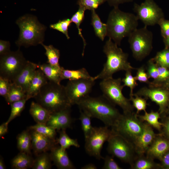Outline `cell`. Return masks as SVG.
Instances as JSON below:
<instances>
[{
    "label": "cell",
    "instance_id": "4dcf8cb0",
    "mask_svg": "<svg viewBox=\"0 0 169 169\" xmlns=\"http://www.w3.org/2000/svg\"><path fill=\"white\" fill-rule=\"evenodd\" d=\"M45 50V55L47 58V63L55 67L60 68L59 60L60 56L59 50L52 45H46L41 44Z\"/></svg>",
    "mask_w": 169,
    "mask_h": 169
},
{
    "label": "cell",
    "instance_id": "277c9868",
    "mask_svg": "<svg viewBox=\"0 0 169 169\" xmlns=\"http://www.w3.org/2000/svg\"><path fill=\"white\" fill-rule=\"evenodd\" d=\"M37 103L51 113L71 106L65 86L49 81L34 97Z\"/></svg>",
    "mask_w": 169,
    "mask_h": 169
},
{
    "label": "cell",
    "instance_id": "ba28073f",
    "mask_svg": "<svg viewBox=\"0 0 169 169\" xmlns=\"http://www.w3.org/2000/svg\"><path fill=\"white\" fill-rule=\"evenodd\" d=\"M133 57L141 61L149 55L153 49V34L146 26L136 28L128 37Z\"/></svg>",
    "mask_w": 169,
    "mask_h": 169
},
{
    "label": "cell",
    "instance_id": "b9f144b4",
    "mask_svg": "<svg viewBox=\"0 0 169 169\" xmlns=\"http://www.w3.org/2000/svg\"><path fill=\"white\" fill-rule=\"evenodd\" d=\"M131 70L125 71V77L122 79V82L123 83V85L124 87L127 86L130 89V96H133L134 89L138 84L135 77L133 76L132 74Z\"/></svg>",
    "mask_w": 169,
    "mask_h": 169
},
{
    "label": "cell",
    "instance_id": "d590c367",
    "mask_svg": "<svg viewBox=\"0 0 169 169\" xmlns=\"http://www.w3.org/2000/svg\"><path fill=\"white\" fill-rule=\"evenodd\" d=\"M85 10L84 9L79 7L78 11L72 16L70 18L72 22L75 23L76 27L78 30V32L79 35L82 38L84 48L82 54L83 56L84 53V49L86 44L85 40L82 35L81 32L82 29L80 28V26L81 24L83 21L84 18V12Z\"/></svg>",
    "mask_w": 169,
    "mask_h": 169
},
{
    "label": "cell",
    "instance_id": "7dc6e473",
    "mask_svg": "<svg viewBox=\"0 0 169 169\" xmlns=\"http://www.w3.org/2000/svg\"><path fill=\"white\" fill-rule=\"evenodd\" d=\"M104 163L102 169H122L117 163L111 156H106L104 159Z\"/></svg>",
    "mask_w": 169,
    "mask_h": 169
},
{
    "label": "cell",
    "instance_id": "9a60e30c",
    "mask_svg": "<svg viewBox=\"0 0 169 169\" xmlns=\"http://www.w3.org/2000/svg\"><path fill=\"white\" fill-rule=\"evenodd\" d=\"M71 107L51 113L46 125L58 131L71 128L73 120L70 115Z\"/></svg>",
    "mask_w": 169,
    "mask_h": 169
},
{
    "label": "cell",
    "instance_id": "f907efd6",
    "mask_svg": "<svg viewBox=\"0 0 169 169\" xmlns=\"http://www.w3.org/2000/svg\"><path fill=\"white\" fill-rule=\"evenodd\" d=\"M10 44L9 41L0 40V55L5 54L11 51Z\"/></svg>",
    "mask_w": 169,
    "mask_h": 169
},
{
    "label": "cell",
    "instance_id": "3957f363",
    "mask_svg": "<svg viewBox=\"0 0 169 169\" xmlns=\"http://www.w3.org/2000/svg\"><path fill=\"white\" fill-rule=\"evenodd\" d=\"M103 51L106 55L107 60L100 72L92 77L93 80L111 78L113 74L118 71L136 69L128 61V54L118 47L111 38H109L105 42Z\"/></svg>",
    "mask_w": 169,
    "mask_h": 169
},
{
    "label": "cell",
    "instance_id": "d6986e66",
    "mask_svg": "<svg viewBox=\"0 0 169 169\" xmlns=\"http://www.w3.org/2000/svg\"><path fill=\"white\" fill-rule=\"evenodd\" d=\"M37 68L38 64L28 61L25 67L12 82L20 86L26 94Z\"/></svg>",
    "mask_w": 169,
    "mask_h": 169
},
{
    "label": "cell",
    "instance_id": "f546056e",
    "mask_svg": "<svg viewBox=\"0 0 169 169\" xmlns=\"http://www.w3.org/2000/svg\"><path fill=\"white\" fill-rule=\"evenodd\" d=\"M29 130L23 131L17 137V147L20 152L31 154V139Z\"/></svg>",
    "mask_w": 169,
    "mask_h": 169
},
{
    "label": "cell",
    "instance_id": "836d02e7",
    "mask_svg": "<svg viewBox=\"0 0 169 169\" xmlns=\"http://www.w3.org/2000/svg\"><path fill=\"white\" fill-rule=\"evenodd\" d=\"M28 128L30 130H34L51 139L56 140V130L46 124L37 123L33 125L30 126Z\"/></svg>",
    "mask_w": 169,
    "mask_h": 169
},
{
    "label": "cell",
    "instance_id": "7a4b0ae2",
    "mask_svg": "<svg viewBox=\"0 0 169 169\" xmlns=\"http://www.w3.org/2000/svg\"><path fill=\"white\" fill-rule=\"evenodd\" d=\"M138 19L136 15L114 7L110 13L107 20V36L118 45L122 40L128 37L138 25Z\"/></svg>",
    "mask_w": 169,
    "mask_h": 169
},
{
    "label": "cell",
    "instance_id": "91938a15",
    "mask_svg": "<svg viewBox=\"0 0 169 169\" xmlns=\"http://www.w3.org/2000/svg\"><path fill=\"white\" fill-rule=\"evenodd\" d=\"M168 112H169V108H168Z\"/></svg>",
    "mask_w": 169,
    "mask_h": 169
},
{
    "label": "cell",
    "instance_id": "83f0119b",
    "mask_svg": "<svg viewBox=\"0 0 169 169\" xmlns=\"http://www.w3.org/2000/svg\"><path fill=\"white\" fill-rule=\"evenodd\" d=\"M137 116L142 121L147 123L153 128L157 130L160 133L161 132L163 124L159 121V119L161 118L159 112L151 110L149 113L146 111L144 115L137 114Z\"/></svg>",
    "mask_w": 169,
    "mask_h": 169
},
{
    "label": "cell",
    "instance_id": "5bb4252c",
    "mask_svg": "<svg viewBox=\"0 0 169 169\" xmlns=\"http://www.w3.org/2000/svg\"><path fill=\"white\" fill-rule=\"evenodd\" d=\"M134 94L156 103L159 106L161 117L165 115L169 106V90L160 86L148 85L141 88Z\"/></svg>",
    "mask_w": 169,
    "mask_h": 169
},
{
    "label": "cell",
    "instance_id": "e0dca14e",
    "mask_svg": "<svg viewBox=\"0 0 169 169\" xmlns=\"http://www.w3.org/2000/svg\"><path fill=\"white\" fill-rule=\"evenodd\" d=\"M32 148L37 154L46 152L51 150L57 144L53 140L33 130H30Z\"/></svg>",
    "mask_w": 169,
    "mask_h": 169
},
{
    "label": "cell",
    "instance_id": "c3c4849f",
    "mask_svg": "<svg viewBox=\"0 0 169 169\" xmlns=\"http://www.w3.org/2000/svg\"><path fill=\"white\" fill-rule=\"evenodd\" d=\"M158 24L160 27L161 35L163 38L169 36V20L162 18L159 21Z\"/></svg>",
    "mask_w": 169,
    "mask_h": 169
},
{
    "label": "cell",
    "instance_id": "9f6ffc18",
    "mask_svg": "<svg viewBox=\"0 0 169 169\" xmlns=\"http://www.w3.org/2000/svg\"><path fill=\"white\" fill-rule=\"evenodd\" d=\"M6 167L3 160L2 157L0 158V169H5Z\"/></svg>",
    "mask_w": 169,
    "mask_h": 169
},
{
    "label": "cell",
    "instance_id": "680465c9",
    "mask_svg": "<svg viewBox=\"0 0 169 169\" xmlns=\"http://www.w3.org/2000/svg\"><path fill=\"white\" fill-rule=\"evenodd\" d=\"M164 82V87L167 88H169V78Z\"/></svg>",
    "mask_w": 169,
    "mask_h": 169
},
{
    "label": "cell",
    "instance_id": "ab89813d",
    "mask_svg": "<svg viewBox=\"0 0 169 169\" xmlns=\"http://www.w3.org/2000/svg\"><path fill=\"white\" fill-rule=\"evenodd\" d=\"M72 23L70 19L66 18L59 20L56 23L50 25L51 28L56 30L64 34L67 39L70 38L68 34V29Z\"/></svg>",
    "mask_w": 169,
    "mask_h": 169
},
{
    "label": "cell",
    "instance_id": "11a10c76",
    "mask_svg": "<svg viewBox=\"0 0 169 169\" xmlns=\"http://www.w3.org/2000/svg\"><path fill=\"white\" fill-rule=\"evenodd\" d=\"M81 169H96L97 167L92 163H89L86 164L81 168Z\"/></svg>",
    "mask_w": 169,
    "mask_h": 169
},
{
    "label": "cell",
    "instance_id": "1f68e13d",
    "mask_svg": "<svg viewBox=\"0 0 169 169\" xmlns=\"http://www.w3.org/2000/svg\"><path fill=\"white\" fill-rule=\"evenodd\" d=\"M50 154L47 152L42 153L38 155L34 160L32 168L33 169H50L52 167V163Z\"/></svg>",
    "mask_w": 169,
    "mask_h": 169
},
{
    "label": "cell",
    "instance_id": "8d00e7d4",
    "mask_svg": "<svg viewBox=\"0 0 169 169\" xmlns=\"http://www.w3.org/2000/svg\"><path fill=\"white\" fill-rule=\"evenodd\" d=\"M26 99L13 102L10 104L11 112L9 117L6 122L9 124L10 122L16 117L19 116L24 109Z\"/></svg>",
    "mask_w": 169,
    "mask_h": 169
},
{
    "label": "cell",
    "instance_id": "484cf974",
    "mask_svg": "<svg viewBox=\"0 0 169 169\" xmlns=\"http://www.w3.org/2000/svg\"><path fill=\"white\" fill-rule=\"evenodd\" d=\"M91 24L94 28L96 36L103 41L107 36V25L101 21L95 10L91 11Z\"/></svg>",
    "mask_w": 169,
    "mask_h": 169
},
{
    "label": "cell",
    "instance_id": "ee69618b",
    "mask_svg": "<svg viewBox=\"0 0 169 169\" xmlns=\"http://www.w3.org/2000/svg\"><path fill=\"white\" fill-rule=\"evenodd\" d=\"M158 66L154 61L153 58L147 61L146 67V72L149 78L156 79L158 76Z\"/></svg>",
    "mask_w": 169,
    "mask_h": 169
},
{
    "label": "cell",
    "instance_id": "ac0fdd59",
    "mask_svg": "<svg viewBox=\"0 0 169 169\" xmlns=\"http://www.w3.org/2000/svg\"><path fill=\"white\" fill-rule=\"evenodd\" d=\"M169 150V140L159 133L157 134L145 154L154 159L160 161Z\"/></svg>",
    "mask_w": 169,
    "mask_h": 169
},
{
    "label": "cell",
    "instance_id": "30bf717a",
    "mask_svg": "<svg viewBox=\"0 0 169 169\" xmlns=\"http://www.w3.org/2000/svg\"><path fill=\"white\" fill-rule=\"evenodd\" d=\"M107 141L108 153L131 166L137 155L133 143L121 136L113 133Z\"/></svg>",
    "mask_w": 169,
    "mask_h": 169
},
{
    "label": "cell",
    "instance_id": "44dd1931",
    "mask_svg": "<svg viewBox=\"0 0 169 169\" xmlns=\"http://www.w3.org/2000/svg\"><path fill=\"white\" fill-rule=\"evenodd\" d=\"M49 80L43 72L39 69H36L26 92V99L34 98L38 94L41 89Z\"/></svg>",
    "mask_w": 169,
    "mask_h": 169
},
{
    "label": "cell",
    "instance_id": "7402d4cb",
    "mask_svg": "<svg viewBox=\"0 0 169 169\" xmlns=\"http://www.w3.org/2000/svg\"><path fill=\"white\" fill-rule=\"evenodd\" d=\"M154 159L145 154L137 155L131 165V169H161L160 164L155 162Z\"/></svg>",
    "mask_w": 169,
    "mask_h": 169
},
{
    "label": "cell",
    "instance_id": "8992f818",
    "mask_svg": "<svg viewBox=\"0 0 169 169\" xmlns=\"http://www.w3.org/2000/svg\"><path fill=\"white\" fill-rule=\"evenodd\" d=\"M144 124L136 113H123L111 130L113 134L121 136L133 144L143 132Z\"/></svg>",
    "mask_w": 169,
    "mask_h": 169
},
{
    "label": "cell",
    "instance_id": "f35d334b",
    "mask_svg": "<svg viewBox=\"0 0 169 169\" xmlns=\"http://www.w3.org/2000/svg\"><path fill=\"white\" fill-rule=\"evenodd\" d=\"M129 99L132 102L133 107L136 109L137 114L141 111H144V112L146 111V109L148 105L147 99L134 94L133 96H130Z\"/></svg>",
    "mask_w": 169,
    "mask_h": 169
},
{
    "label": "cell",
    "instance_id": "52a82bcc",
    "mask_svg": "<svg viewBox=\"0 0 169 169\" xmlns=\"http://www.w3.org/2000/svg\"><path fill=\"white\" fill-rule=\"evenodd\" d=\"M120 78H113L102 80L100 83L103 95L115 105L120 107L123 113L133 112L134 108L129 99L125 97L122 90L124 87Z\"/></svg>",
    "mask_w": 169,
    "mask_h": 169
},
{
    "label": "cell",
    "instance_id": "8fae6325",
    "mask_svg": "<svg viewBox=\"0 0 169 169\" xmlns=\"http://www.w3.org/2000/svg\"><path fill=\"white\" fill-rule=\"evenodd\" d=\"M113 134L109 127H94L87 138L85 139L84 148L86 153L98 160L104 159L101 154L105 142L108 141Z\"/></svg>",
    "mask_w": 169,
    "mask_h": 169
},
{
    "label": "cell",
    "instance_id": "4316f807",
    "mask_svg": "<svg viewBox=\"0 0 169 169\" xmlns=\"http://www.w3.org/2000/svg\"><path fill=\"white\" fill-rule=\"evenodd\" d=\"M61 77L62 80L68 79L72 80L91 79L92 77L84 68L76 70H70L65 69L63 67L61 71Z\"/></svg>",
    "mask_w": 169,
    "mask_h": 169
},
{
    "label": "cell",
    "instance_id": "603a6c76",
    "mask_svg": "<svg viewBox=\"0 0 169 169\" xmlns=\"http://www.w3.org/2000/svg\"><path fill=\"white\" fill-rule=\"evenodd\" d=\"M29 112L37 123L46 124L51 114L40 105L34 101H32L31 103Z\"/></svg>",
    "mask_w": 169,
    "mask_h": 169
},
{
    "label": "cell",
    "instance_id": "816d5d0a",
    "mask_svg": "<svg viewBox=\"0 0 169 169\" xmlns=\"http://www.w3.org/2000/svg\"><path fill=\"white\" fill-rule=\"evenodd\" d=\"M160 161L161 169H169V150L164 155Z\"/></svg>",
    "mask_w": 169,
    "mask_h": 169
},
{
    "label": "cell",
    "instance_id": "2e32d148",
    "mask_svg": "<svg viewBox=\"0 0 169 169\" xmlns=\"http://www.w3.org/2000/svg\"><path fill=\"white\" fill-rule=\"evenodd\" d=\"M153 127L145 122L143 131L133 143L137 155L145 154L157 134H156Z\"/></svg>",
    "mask_w": 169,
    "mask_h": 169
},
{
    "label": "cell",
    "instance_id": "9c48e42d",
    "mask_svg": "<svg viewBox=\"0 0 169 169\" xmlns=\"http://www.w3.org/2000/svg\"><path fill=\"white\" fill-rule=\"evenodd\" d=\"M28 60L18 49L0 56V76L13 82L26 65Z\"/></svg>",
    "mask_w": 169,
    "mask_h": 169
},
{
    "label": "cell",
    "instance_id": "6f0895ef",
    "mask_svg": "<svg viewBox=\"0 0 169 169\" xmlns=\"http://www.w3.org/2000/svg\"><path fill=\"white\" fill-rule=\"evenodd\" d=\"M163 41L166 47L169 48V36L163 38Z\"/></svg>",
    "mask_w": 169,
    "mask_h": 169
},
{
    "label": "cell",
    "instance_id": "681fc988",
    "mask_svg": "<svg viewBox=\"0 0 169 169\" xmlns=\"http://www.w3.org/2000/svg\"><path fill=\"white\" fill-rule=\"evenodd\" d=\"M161 118L162 119L161 122L163 125L161 131L160 133L169 140V114L167 116L164 115Z\"/></svg>",
    "mask_w": 169,
    "mask_h": 169
},
{
    "label": "cell",
    "instance_id": "e575fe53",
    "mask_svg": "<svg viewBox=\"0 0 169 169\" xmlns=\"http://www.w3.org/2000/svg\"><path fill=\"white\" fill-rule=\"evenodd\" d=\"M91 117L88 113L80 110L79 119L81 122V128L85 139L90 135L94 127L91 125Z\"/></svg>",
    "mask_w": 169,
    "mask_h": 169
},
{
    "label": "cell",
    "instance_id": "60d3db41",
    "mask_svg": "<svg viewBox=\"0 0 169 169\" xmlns=\"http://www.w3.org/2000/svg\"><path fill=\"white\" fill-rule=\"evenodd\" d=\"M106 1V0H77V4L80 7L91 11L97 8L99 6Z\"/></svg>",
    "mask_w": 169,
    "mask_h": 169
},
{
    "label": "cell",
    "instance_id": "d6a6232c",
    "mask_svg": "<svg viewBox=\"0 0 169 169\" xmlns=\"http://www.w3.org/2000/svg\"><path fill=\"white\" fill-rule=\"evenodd\" d=\"M59 136L56 140L57 144H59L62 148L66 150L71 146L77 148L80 147L77 139H73L70 137L66 133L65 130L59 131Z\"/></svg>",
    "mask_w": 169,
    "mask_h": 169
},
{
    "label": "cell",
    "instance_id": "6da1fadb",
    "mask_svg": "<svg viewBox=\"0 0 169 169\" xmlns=\"http://www.w3.org/2000/svg\"><path fill=\"white\" fill-rule=\"evenodd\" d=\"M77 105L80 110L88 113L92 118L99 119L109 127L113 126L122 115L115 105L103 95L98 97L89 95L82 99Z\"/></svg>",
    "mask_w": 169,
    "mask_h": 169
},
{
    "label": "cell",
    "instance_id": "bcb514c9",
    "mask_svg": "<svg viewBox=\"0 0 169 169\" xmlns=\"http://www.w3.org/2000/svg\"><path fill=\"white\" fill-rule=\"evenodd\" d=\"M12 82L6 78L0 76V95L4 98L8 94Z\"/></svg>",
    "mask_w": 169,
    "mask_h": 169
},
{
    "label": "cell",
    "instance_id": "f1b7e54d",
    "mask_svg": "<svg viewBox=\"0 0 169 169\" xmlns=\"http://www.w3.org/2000/svg\"><path fill=\"white\" fill-rule=\"evenodd\" d=\"M26 94L20 86L12 82L8 94L5 99L8 104L26 99Z\"/></svg>",
    "mask_w": 169,
    "mask_h": 169
},
{
    "label": "cell",
    "instance_id": "4fadbf2b",
    "mask_svg": "<svg viewBox=\"0 0 169 169\" xmlns=\"http://www.w3.org/2000/svg\"><path fill=\"white\" fill-rule=\"evenodd\" d=\"M95 84L92 77L91 79L69 80L65 88L71 105H77L82 99L89 96Z\"/></svg>",
    "mask_w": 169,
    "mask_h": 169
},
{
    "label": "cell",
    "instance_id": "cb8c5ba5",
    "mask_svg": "<svg viewBox=\"0 0 169 169\" xmlns=\"http://www.w3.org/2000/svg\"><path fill=\"white\" fill-rule=\"evenodd\" d=\"M63 68L55 67L48 63L38 64V68L43 72L49 81L58 84H60L62 80L61 71Z\"/></svg>",
    "mask_w": 169,
    "mask_h": 169
},
{
    "label": "cell",
    "instance_id": "5b68a950",
    "mask_svg": "<svg viewBox=\"0 0 169 169\" xmlns=\"http://www.w3.org/2000/svg\"><path fill=\"white\" fill-rule=\"evenodd\" d=\"M20 29V33L16 44L19 47H27L43 43L46 27L38 21L36 17L26 14L16 21Z\"/></svg>",
    "mask_w": 169,
    "mask_h": 169
},
{
    "label": "cell",
    "instance_id": "7bdbcfd3",
    "mask_svg": "<svg viewBox=\"0 0 169 169\" xmlns=\"http://www.w3.org/2000/svg\"><path fill=\"white\" fill-rule=\"evenodd\" d=\"M158 76L157 78L151 82L148 85L158 86L169 78V69L166 68L159 66L158 67Z\"/></svg>",
    "mask_w": 169,
    "mask_h": 169
},
{
    "label": "cell",
    "instance_id": "ffe728a7",
    "mask_svg": "<svg viewBox=\"0 0 169 169\" xmlns=\"http://www.w3.org/2000/svg\"><path fill=\"white\" fill-rule=\"evenodd\" d=\"M50 155L51 159L59 169H75L69 159L66 150L56 145L50 150Z\"/></svg>",
    "mask_w": 169,
    "mask_h": 169
},
{
    "label": "cell",
    "instance_id": "d4e9b609",
    "mask_svg": "<svg viewBox=\"0 0 169 169\" xmlns=\"http://www.w3.org/2000/svg\"><path fill=\"white\" fill-rule=\"evenodd\" d=\"M34 160L29 154L20 152L12 160V167L15 169H27L32 168Z\"/></svg>",
    "mask_w": 169,
    "mask_h": 169
},
{
    "label": "cell",
    "instance_id": "7c38bea8",
    "mask_svg": "<svg viewBox=\"0 0 169 169\" xmlns=\"http://www.w3.org/2000/svg\"><path fill=\"white\" fill-rule=\"evenodd\" d=\"M133 10L138 20L146 27L158 24L164 18L162 9L154 0H145L140 5L135 3Z\"/></svg>",
    "mask_w": 169,
    "mask_h": 169
},
{
    "label": "cell",
    "instance_id": "74e56055",
    "mask_svg": "<svg viewBox=\"0 0 169 169\" xmlns=\"http://www.w3.org/2000/svg\"><path fill=\"white\" fill-rule=\"evenodd\" d=\"M153 59L159 66L169 69V48L166 47L163 50L157 53Z\"/></svg>",
    "mask_w": 169,
    "mask_h": 169
},
{
    "label": "cell",
    "instance_id": "f6af8a7d",
    "mask_svg": "<svg viewBox=\"0 0 169 169\" xmlns=\"http://www.w3.org/2000/svg\"><path fill=\"white\" fill-rule=\"evenodd\" d=\"M136 69L137 70V72L135 77L136 80L141 83L147 84L148 85H149L151 82L149 80V78L146 71L145 66L143 65L139 68H136Z\"/></svg>",
    "mask_w": 169,
    "mask_h": 169
},
{
    "label": "cell",
    "instance_id": "db71d44e",
    "mask_svg": "<svg viewBox=\"0 0 169 169\" xmlns=\"http://www.w3.org/2000/svg\"><path fill=\"white\" fill-rule=\"evenodd\" d=\"M8 124L6 122H4L0 125V137L4 136L8 131Z\"/></svg>",
    "mask_w": 169,
    "mask_h": 169
},
{
    "label": "cell",
    "instance_id": "f5cc1de1",
    "mask_svg": "<svg viewBox=\"0 0 169 169\" xmlns=\"http://www.w3.org/2000/svg\"><path fill=\"white\" fill-rule=\"evenodd\" d=\"M133 0H106L109 5L114 7H118L119 4L131 2Z\"/></svg>",
    "mask_w": 169,
    "mask_h": 169
}]
</instances>
